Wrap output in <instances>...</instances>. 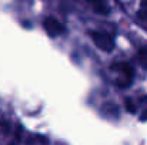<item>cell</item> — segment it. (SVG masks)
<instances>
[{
    "mask_svg": "<svg viewBox=\"0 0 147 145\" xmlns=\"http://www.w3.org/2000/svg\"><path fill=\"white\" fill-rule=\"evenodd\" d=\"M111 68L120 74V77L116 80V84H117L120 88H126V87H129V86L131 84L133 76H134V70H133V67H131L129 63L120 61V63L113 64Z\"/></svg>",
    "mask_w": 147,
    "mask_h": 145,
    "instance_id": "cell-1",
    "label": "cell"
},
{
    "mask_svg": "<svg viewBox=\"0 0 147 145\" xmlns=\"http://www.w3.org/2000/svg\"><path fill=\"white\" fill-rule=\"evenodd\" d=\"M92 40L94 41V44L103 51H113L114 48V40L111 39V36H109L107 33H100V31H89Z\"/></svg>",
    "mask_w": 147,
    "mask_h": 145,
    "instance_id": "cell-2",
    "label": "cell"
},
{
    "mask_svg": "<svg viewBox=\"0 0 147 145\" xmlns=\"http://www.w3.org/2000/svg\"><path fill=\"white\" fill-rule=\"evenodd\" d=\"M43 27H45V30L49 33L50 37H56V36L61 34L63 30H64V27L61 26V23H60L59 20H56L54 17H47V19H45Z\"/></svg>",
    "mask_w": 147,
    "mask_h": 145,
    "instance_id": "cell-3",
    "label": "cell"
},
{
    "mask_svg": "<svg viewBox=\"0 0 147 145\" xmlns=\"http://www.w3.org/2000/svg\"><path fill=\"white\" fill-rule=\"evenodd\" d=\"M92 6H93V10H94L96 13H98V14H109V11H110L109 6H107L106 3H101V1H96V3H93Z\"/></svg>",
    "mask_w": 147,
    "mask_h": 145,
    "instance_id": "cell-4",
    "label": "cell"
},
{
    "mask_svg": "<svg viewBox=\"0 0 147 145\" xmlns=\"http://www.w3.org/2000/svg\"><path fill=\"white\" fill-rule=\"evenodd\" d=\"M139 60H140L142 65L147 68V47H143L139 51Z\"/></svg>",
    "mask_w": 147,
    "mask_h": 145,
    "instance_id": "cell-5",
    "label": "cell"
},
{
    "mask_svg": "<svg viewBox=\"0 0 147 145\" xmlns=\"http://www.w3.org/2000/svg\"><path fill=\"white\" fill-rule=\"evenodd\" d=\"M139 19H140V21L143 23V24H146L147 26V9H142L140 11H139Z\"/></svg>",
    "mask_w": 147,
    "mask_h": 145,
    "instance_id": "cell-6",
    "label": "cell"
},
{
    "mask_svg": "<svg viewBox=\"0 0 147 145\" xmlns=\"http://www.w3.org/2000/svg\"><path fill=\"white\" fill-rule=\"evenodd\" d=\"M126 108H127L129 112H136V107L131 102V100H126Z\"/></svg>",
    "mask_w": 147,
    "mask_h": 145,
    "instance_id": "cell-7",
    "label": "cell"
},
{
    "mask_svg": "<svg viewBox=\"0 0 147 145\" xmlns=\"http://www.w3.org/2000/svg\"><path fill=\"white\" fill-rule=\"evenodd\" d=\"M140 120H142V121H147V110L143 112V115L140 117Z\"/></svg>",
    "mask_w": 147,
    "mask_h": 145,
    "instance_id": "cell-8",
    "label": "cell"
}]
</instances>
